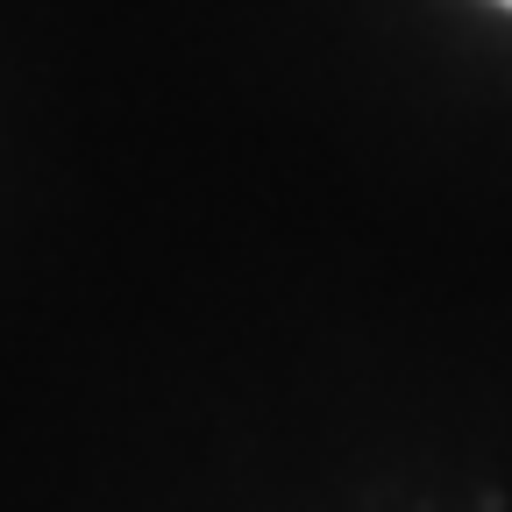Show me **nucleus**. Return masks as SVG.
<instances>
[{
    "mask_svg": "<svg viewBox=\"0 0 512 512\" xmlns=\"http://www.w3.org/2000/svg\"><path fill=\"white\" fill-rule=\"evenodd\" d=\"M498 8H512V0H498Z\"/></svg>",
    "mask_w": 512,
    "mask_h": 512,
    "instance_id": "obj_1",
    "label": "nucleus"
}]
</instances>
